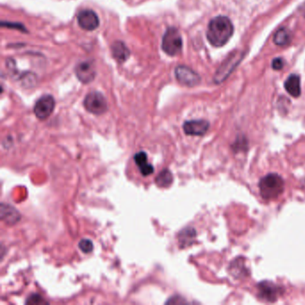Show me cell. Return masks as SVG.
<instances>
[{"instance_id": "cell-1", "label": "cell", "mask_w": 305, "mask_h": 305, "mask_svg": "<svg viewBox=\"0 0 305 305\" xmlns=\"http://www.w3.org/2000/svg\"><path fill=\"white\" fill-rule=\"evenodd\" d=\"M234 34V25L227 16H217L208 23L207 39L214 47L227 44Z\"/></svg>"}, {"instance_id": "cell-2", "label": "cell", "mask_w": 305, "mask_h": 305, "mask_svg": "<svg viewBox=\"0 0 305 305\" xmlns=\"http://www.w3.org/2000/svg\"><path fill=\"white\" fill-rule=\"evenodd\" d=\"M284 180L278 174H268L261 179L259 188L261 197L267 201L277 199L284 192Z\"/></svg>"}, {"instance_id": "cell-3", "label": "cell", "mask_w": 305, "mask_h": 305, "mask_svg": "<svg viewBox=\"0 0 305 305\" xmlns=\"http://www.w3.org/2000/svg\"><path fill=\"white\" fill-rule=\"evenodd\" d=\"M182 40L179 30L175 27H170L164 34L162 39V49L168 56H176L181 52Z\"/></svg>"}, {"instance_id": "cell-4", "label": "cell", "mask_w": 305, "mask_h": 305, "mask_svg": "<svg viewBox=\"0 0 305 305\" xmlns=\"http://www.w3.org/2000/svg\"><path fill=\"white\" fill-rule=\"evenodd\" d=\"M83 106L87 111L93 115H102L108 110V103L104 96L98 92H93L86 96Z\"/></svg>"}, {"instance_id": "cell-5", "label": "cell", "mask_w": 305, "mask_h": 305, "mask_svg": "<svg viewBox=\"0 0 305 305\" xmlns=\"http://www.w3.org/2000/svg\"><path fill=\"white\" fill-rule=\"evenodd\" d=\"M242 55L241 52L232 53L230 56L224 61L221 67L218 69L214 77V81L217 83H220L225 81L228 77V75L233 72L235 67L238 65L239 62L242 60Z\"/></svg>"}, {"instance_id": "cell-6", "label": "cell", "mask_w": 305, "mask_h": 305, "mask_svg": "<svg viewBox=\"0 0 305 305\" xmlns=\"http://www.w3.org/2000/svg\"><path fill=\"white\" fill-rule=\"evenodd\" d=\"M56 101L51 95H44L40 98L34 105V112L39 119L45 120L52 114Z\"/></svg>"}, {"instance_id": "cell-7", "label": "cell", "mask_w": 305, "mask_h": 305, "mask_svg": "<svg viewBox=\"0 0 305 305\" xmlns=\"http://www.w3.org/2000/svg\"><path fill=\"white\" fill-rule=\"evenodd\" d=\"M175 77L181 84L187 87H194L201 82V76L190 67L178 66L175 68Z\"/></svg>"}, {"instance_id": "cell-8", "label": "cell", "mask_w": 305, "mask_h": 305, "mask_svg": "<svg viewBox=\"0 0 305 305\" xmlns=\"http://www.w3.org/2000/svg\"><path fill=\"white\" fill-rule=\"evenodd\" d=\"M79 26L86 30H94L100 25L97 14L93 10H82L77 15Z\"/></svg>"}, {"instance_id": "cell-9", "label": "cell", "mask_w": 305, "mask_h": 305, "mask_svg": "<svg viewBox=\"0 0 305 305\" xmlns=\"http://www.w3.org/2000/svg\"><path fill=\"white\" fill-rule=\"evenodd\" d=\"M75 75L80 82L89 83L93 82L96 76L95 67L92 61H83L75 67Z\"/></svg>"}, {"instance_id": "cell-10", "label": "cell", "mask_w": 305, "mask_h": 305, "mask_svg": "<svg viewBox=\"0 0 305 305\" xmlns=\"http://www.w3.org/2000/svg\"><path fill=\"white\" fill-rule=\"evenodd\" d=\"M209 128V123L206 120H191L186 121L182 126L184 132L187 135L201 136L204 135Z\"/></svg>"}, {"instance_id": "cell-11", "label": "cell", "mask_w": 305, "mask_h": 305, "mask_svg": "<svg viewBox=\"0 0 305 305\" xmlns=\"http://www.w3.org/2000/svg\"><path fill=\"white\" fill-rule=\"evenodd\" d=\"M258 290L260 297L268 301H275L279 294H281V288L275 284L268 281H263L258 285Z\"/></svg>"}, {"instance_id": "cell-12", "label": "cell", "mask_w": 305, "mask_h": 305, "mask_svg": "<svg viewBox=\"0 0 305 305\" xmlns=\"http://www.w3.org/2000/svg\"><path fill=\"white\" fill-rule=\"evenodd\" d=\"M134 162L137 165L139 170L143 176L152 175L154 172L151 164L148 163V156L144 151H140L134 155Z\"/></svg>"}, {"instance_id": "cell-13", "label": "cell", "mask_w": 305, "mask_h": 305, "mask_svg": "<svg viewBox=\"0 0 305 305\" xmlns=\"http://www.w3.org/2000/svg\"><path fill=\"white\" fill-rule=\"evenodd\" d=\"M112 56L118 62H125L130 56V50L122 41H115L111 46Z\"/></svg>"}, {"instance_id": "cell-14", "label": "cell", "mask_w": 305, "mask_h": 305, "mask_svg": "<svg viewBox=\"0 0 305 305\" xmlns=\"http://www.w3.org/2000/svg\"><path fill=\"white\" fill-rule=\"evenodd\" d=\"M285 89L291 96L297 98L301 95V81L300 77L296 75L288 76L285 82Z\"/></svg>"}, {"instance_id": "cell-15", "label": "cell", "mask_w": 305, "mask_h": 305, "mask_svg": "<svg viewBox=\"0 0 305 305\" xmlns=\"http://www.w3.org/2000/svg\"><path fill=\"white\" fill-rule=\"evenodd\" d=\"M1 219L7 224H15L20 219L18 211L9 205L2 204L1 206Z\"/></svg>"}, {"instance_id": "cell-16", "label": "cell", "mask_w": 305, "mask_h": 305, "mask_svg": "<svg viewBox=\"0 0 305 305\" xmlns=\"http://www.w3.org/2000/svg\"><path fill=\"white\" fill-rule=\"evenodd\" d=\"M273 41L278 46H287L290 44L292 41V34L287 28H281L276 33Z\"/></svg>"}, {"instance_id": "cell-17", "label": "cell", "mask_w": 305, "mask_h": 305, "mask_svg": "<svg viewBox=\"0 0 305 305\" xmlns=\"http://www.w3.org/2000/svg\"><path fill=\"white\" fill-rule=\"evenodd\" d=\"M155 182L159 187L167 188L173 182V175H172L171 172L168 169H164L163 171L160 172L159 175L157 176Z\"/></svg>"}, {"instance_id": "cell-18", "label": "cell", "mask_w": 305, "mask_h": 305, "mask_svg": "<svg viewBox=\"0 0 305 305\" xmlns=\"http://www.w3.org/2000/svg\"><path fill=\"white\" fill-rule=\"evenodd\" d=\"M195 237V231L193 228H186L180 233V242L184 246L190 245Z\"/></svg>"}, {"instance_id": "cell-19", "label": "cell", "mask_w": 305, "mask_h": 305, "mask_svg": "<svg viewBox=\"0 0 305 305\" xmlns=\"http://www.w3.org/2000/svg\"><path fill=\"white\" fill-rule=\"evenodd\" d=\"M78 246L82 253H89L93 252V243L89 239H82L79 242Z\"/></svg>"}, {"instance_id": "cell-20", "label": "cell", "mask_w": 305, "mask_h": 305, "mask_svg": "<svg viewBox=\"0 0 305 305\" xmlns=\"http://www.w3.org/2000/svg\"><path fill=\"white\" fill-rule=\"evenodd\" d=\"M284 65H285V62H284V59H282L281 57H277V58L272 61V68L274 70L279 71V70L283 69Z\"/></svg>"}, {"instance_id": "cell-21", "label": "cell", "mask_w": 305, "mask_h": 305, "mask_svg": "<svg viewBox=\"0 0 305 305\" xmlns=\"http://www.w3.org/2000/svg\"><path fill=\"white\" fill-rule=\"evenodd\" d=\"M43 300H42V298L40 296V295H38V294H34V295H32L29 297V299L27 300L26 302H29V303H42L43 302Z\"/></svg>"}, {"instance_id": "cell-22", "label": "cell", "mask_w": 305, "mask_h": 305, "mask_svg": "<svg viewBox=\"0 0 305 305\" xmlns=\"http://www.w3.org/2000/svg\"><path fill=\"white\" fill-rule=\"evenodd\" d=\"M302 10H303V15H305V5L303 6V8H302Z\"/></svg>"}]
</instances>
